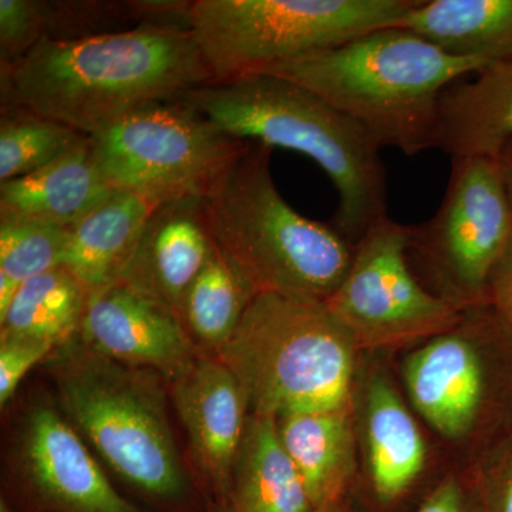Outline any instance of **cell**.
<instances>
[{
	"label": "cell",
	"mask_w": 512,
	"mask_h": 512,
	"mask_svg": "<svg viewBox=\"0 0 512 512\" xmlns=\"http://www.w3.org/2000/svg\"><path fill=\"white\" fill-rule=\"evenodd\" d=\"M111 191L84 136L35 173L0 184V221L69 229Z\"/></svg>",
	"instance_id": "cell-17"
},
{
	"label": "cell",
	"mask_w": 512,
	"mask_h": 512,
	"mask_svg": "<svg viewBox=\"0 0 512 512\" xmlns=\"http://www.w3.org/2000/svg\"><path fill=\"white\" fill-rule=\"evenodd\" d=\"M66 244L67 229L0 221V313L20 285L62 266Z\"/></svg>",
	"instance_id": "cell-26"
},
{
	"label": "cell",
	"mask_w": 512,
	"mask_h": 512,
	"mask_svg": "<svg viewBox=\"0 0 512 512\" xmlns=\"http://www.w3.org/2000/svg\"><path fill=\"white\" fill-rule=\"evenodd\" d=\"M79 336L100 355L153 370L167 384L201 355L175 313L120 282L90 295Z\"/></svg>",
	"instance_id": "cell-14"
},
{
	"label": "cell",
	"mask_w": 512,
	"mask_h": 512,
	"mask_svg": "<svg viewBox=\"0 0 512 512\" xmlns=\"http://www.w3.org/2000/svg\"><path fill=\"white\" fill-rule=\"evenodd\" d=\"M66 419L146 512H207L170 419V390L153 370L123 365L76 338L47 357Z\"/></svg>",
	"instance_id": "cell-2"
},
{
	"label": "cell",
	"mask_w": 512,
	"mask_h": 512,
	"mask_svg": "<svg viewBox=\"0 0 512 512\" xmlns=\"http://www.w3.org/2000/svg\"><path fill=\"white\" fill-rule=\"evenodd\" d=\"M256 293L220 248L185 292L178 319L204 355L217 356L234 335Z\"/></svg>",
	"instance_id": "cell-23"
},
{
	"label": "cell",
	"mask_w": 512,
	"mask_h": 512,
	"mask_svg": "<svg viewBox=\"0 0 512 512\" xmlns=\"http://www.w3.org/2000/svg\"><path fill=\"white\" fill-rule=\"evenodd\" d=\"M488 305L512 339V244L491 279Z\"/></svg>",
	"instance_id": "cell-31"
},
{
	"label": "cell",
	"mask_w": 512,
	"mask_h": 512,
	"mask_svg": "<svg viewBox=\"0 0 512 512\" xmlns=\"http://www.w3.org/2000/svg\"><path fill=\"white\" fill-rule=\"evenodd\" d=\"M476 493L481 512H512V440L484 471Z\"/></svg>",
	"instance_id": "cell-29"
},
{
	"label": "cell",
	"mask_w": 512,
	"mask_h": 512,
	"mask_svg": "<svg viewBox=\"0 0 512 512\" xmlns=\"http://www.w3.org/2000/svg\"><path fill=\"white\" fill-rule=\"evenodd\" d=\"M393 28L458 57L490 63L512 57V0H414Z\"/></svg>",
	"instance_id": "cell-22"
},
{
	"label": "cell",
	"mask_w": 512,
	"mask_h": 512,
	"mask_svg": "<svg viewBox=\"0 0 512 512\" xmlns=\"http://www.w3.org/2000/svg\"><path fill=\"white\" fill-rule=\"evenodd\" d=\"M156 207L131 192L111 191L67 229L63 268L72 272L90 295L117 284Z\"/></svg>",
	"instance_id": "cell-20"
},
{
	"label": "cell",
	"mask_w": 512,
	"mask_h": 512,
	"mask_svg": "<svg viewBox=\"0 0 512 512\" xmlns=\"http://www.w3.org/2000/svg\"><path fill=\"white\" fill-rule=\"evenodd\" d=\"M89 298L79 279L57 266L20 285L0 313V333L63 345L79 335Z\"/></svg>",
	"instance_id": "cell-24"
},
{
	"label": "cell",
	"mask_w": 512,
	"mask_h": 512,
	"mask_svg": "<svg viewBox=\"0 0 512 512\" xmlns=\"http://www.w3.org/2000/svg\"><path fill=\"white\" fill-rule=\"evenodd\" d=\"M359 352L326 303L259 293L217 357L249 414L279 419L355 402Z\"/></svg>",
	"instance_id": "cell-6"
},
{
	"label": "cell",
	"mask_w": 512,
	"mask_h": 512,
	"mask_svg": "<svg viewBox=\"0 0 512 512\" xmlns=\"http://www.w3.org/2000/svg\"><path fill=\"white\" fill-rule=\"evenodd\" d=\"M90 141L111 190L131 192L154 205L205 197L248 144L183 99L138 110Z\"/></svg>",
	"instance_id": "cell-8"
},
{
	"label": "cell",
	"mask_w": 512,
	"mask_h": 512,
	"mask_svg": "<svg viewBox=\"0 0 512 512\" xmlns=\"http://www.w3.org/2000/svg\"><path fill=\"white\" fill-rule=\"evenodd\" d=\"M207 512H217L214 510V508H210V510H208Z\"/></svg>",
	"instance_id": "cell-34"
},
{
	"label": "cell",
	"mask_w": 512,
	"mask_h": 512,
	"mask_svg": "<svg viewBox=\"0 0 512 512\" xmlns=\"http://www.w3.org/2000/svg\"><path fill=\"white\" fill-rule=\"evenodd\" d=\"M488 64L450 55L410 30L386 28L262 73L318 94L380 148L417 156L436 146L444 90Z\"/></svg>",
	"instance_id": "cell-4"
},
{
	"label": "cell",
	"mask_w": 512,
	"mask_h": 512,
	"mask_svg": "<svg viewBox=\"0 0 512 512\" xmlns=\"http://www.w3.org/2000/svg\"><path fill=\"white\" fill-rule=\"evenodd\" d=\"M46 40V0H0V67Z\"/></svg>",
	"instance_id": "cell-27"
},
{
	"label": "cell",
	"mask_w": 512,
	"mask_h": 512,
	"mask_svg": "<svg viewBox=\"0 0 512 512\" xmlns=\"http://www.w3.org/2000/svg\"><path fill=\"white\" fill-rule=\"evenodd\" d=\"M0 498L16 512H146L113 484L42 390L26 396L10 421Z\"/></svg>",
	"instance_id": "cell-11"
},
{
	"label": "cell",
	"mask_w": 512,
	"mask_h": 512,
	"mask_svg": "<svg viewBox=\"0 0 512 512\" xmlns=\"http://www.w3.org/2000/svg\"><path fill=\"white\" fill-rule=\"evenodd\" d=\"M212 82L194 33L180 28L43 40L0 67L2 104L26 107L87 137Z\"/></svg>",
	"instance_id": "cell-1"
},
{
	"label": "cell",
	"mask_w": 512,
	"mask_h": 512,
	"mask_svg": "<svg viewBox=\"0 0 512 512\" xmlns=\"http://www.w3.org/2000/svg\"><path fill=\"white\" fill-rule=\"evenodd\" d=\"M413 2L195 0L190 25L214 82H227L393 28Z\"/></svg>",
	"instance_id": "cell-7"
},
{
	"label": "cell",
	"mask_w": 512,
	"mask_h": 512,
	"mask_svg": "<svg viewBox=\"0 0 512 512\" xmlns=\"http://www.w3.org/2000/svg\"><path fill=\"white\" fill-rule=\"evenodd\" d=\"M512 244V205L497 160L453 158L446 194L429 221L410 225L409 254L436 295L460 311L488 305L491 279Z\"/></svg>",
	"instance_id": "cell-9"
},
{
	"label": "cell",
	"mask_w": 512,
	"mask_h": 512,
	"mask_svg": "<svg viewBox=\"0 0 512 512\" xmlns=\"http://www.w3.org/2000/svg\"><path fill=\"white\" fill-rule=\"evenodd\" d=\"M276 429L315 510L345 500L357 467L355 402L279 417Z\"/></svg>",
	"instance_id": "cell-19"
},
{
	"label": "cell",
	"mask_w": 512,
	"mask_h": 512,
	"mask_svg": "<svg viewBox=\"0 0 512 512\" xmlns=\"http://www.w3.org/2000/svg\"><path fill=\"white\" fill-rule=\"evenodd\" d=\"M181 99L229 136L286 148L315 161L338 192L332 224L353 244L387 217L382 148L306 87L259 73L204 84Z\"/></svg>",
	"instance_id": "cell-3"
},
{
	"label": "cell",
	"mask_w": 512,
	"mask_h": 512,
	"mask_svg": "<svg viewBox=\"0 0 512 512\" xmlns=\"http://www.w3.org/2000/svg\"><path fill=\"white\" fill-rule=\"evenodd\" d=\"M79 131L15 104H2L0 116V184L35 173L66 153Z\"/></svg>",
	"instance_id": "cell-25"
},
{
	"label": "cell",
	"mask_w": 512,
	"mask_h": 512,
	"mask_svg": "<svg viewBox=\"0 0 512 512\" xmlns=\"http://www.w3.org/2000/svg\"><path fill=\"white\" fill-rule=\"evenodd\" d=\"M272 148L248 143L205 195L218 248L256 293L326 303L352 264L355 244L333 224L303 217L279 194Z\"/></svg>",
	"instance_id": "cell-5"
},
{
	"label": "cell",
	"mask_w": 512,
	"mask_h": 512,
	"mask_svg": "<svg viewBox=\"0 0 512 512\" xmlns=\"http://www.w3.org/2000/svg\"><path fill=\"white\" fill-rule=\"evenodd\" d=\"M217 248L204 197L157 205L119 282L178 316L181 301Z\"/></svg>",
	"instance_id": "cell-15"
},
{
	"label": "cell",
	"mask_w": 512,
	"mask_h": 512,
	"mask_svg": "<svg viewBox=\"0 0 512 512\" xmlns=\"http://www.w3.org/2000/svg\"><path fill=\"white\" fill-rule=\"evenodd\" d=\"M512 147V57L451 84L440 97L436 146L453 158L497 160Z\"/></svg>",
	"instance_id": "cell-18"
},
{
	"label": "cell",
	"mask_w": 512,
	"mask_h": 512,
	"mask_svg": "<svg viewBox=\"0 0 512 512\" xmlns=\"http://www.w3.org/2000/svg\"><path fill=\"white\" fill-rule=\"evenodd\" d=\"M217 512H315L276 419L249 414L225 503Z\"/></svg>",
	"instance_id": "cell-21"
},
{
	"label": "cell",
	"mask_w": 512,
	"mask_h": 512,
	"mask_svg": "<svg viewBox=\"0 0 512 512\" xmlns=\"http://www.w3.org/2000/svg\"><path fill=\"white\" fill-rule=\"evenodd\" d=\"M414 512H481L476 490L456 476H447L424 497Z\"/></svg>",
	"instance_id": "cell-30"
},
{
	"label": "cell",
	"mask_w": 512,
	"mask_h": 512,
	"mask_svg": "<svg viewBox=\"0 0 512 512\" xmlns=\"http://www.w3.org/2000/svg\"><path fill=\"white\" fill-rule=\"evenodd\" d=\"M367 476L377 503H399L419 481L427 446L412 410L383 367H369L357 387Z\"/></svg>",
	"instance_id": "cell-16"
},
{
	"label": "cell",
	"mask_w": 512,
	"mask_h": 512,
	"mask_svg": "<svg viewBox=\"0 0 512 512\" xmlns=\"http://www.w3.org/2000/svg\"><path fill=\"white\" fill-rule=\"evenodd\" d=\"M57 348L46 340L0 333V404L3 409L15 399L20 383L30 370Z\"/></svg>",
	"instance_id": "cell-28"
},
{
	"label": "cell",
	"mask_w": 512,
	"mask_h": 512,
	"mask_svg": "<svg viewBox=\"0 0 512 512\" xmlns=\"http://www.w3.org/2000/svg\"><path fill=\"white\" fill-rule=\"evenodd\" d=\"M410 225L382 218L355 244L342 284L326 302L359 350L423 343L457 328L463 311L430 291L409 259Z\"/></svg>",
	"instance_id": "cell-10"
},
{
	"label": "cell",
	"mask_w": 512,
	"mask_h": 512,
	"mask_svg": "<svg viewBox=\"0 0 512 512\" xmlns=\"http://www.w3.org/2000/svg\"><path fill=\"white\" fill-rule=\"evenodd\" d=\"M168 390L188 437L195 478L210 508H220L247 429L244 392L222 360L204 353L168 383Z\"/></svg>",
	"instance_id": "cell-13"
},
{
	"label": "cell",
	"mask_w": 512,
	"mask_h": 512,
	"mask_svg": "<svg viewBox=\"0 0 512 512\" xmlns=\"http://www.w3.org/2000/svg\"><path fill=\"white\" fill-rule=\"evenodd\" d=\"M315 512H350L348 505H346L345 500L340 501V503L325 505V507L318 508Z\"/></svg>",
	"instance_id": "cell-33"
},
{
	"label": "cell",
	"mask_w": 512,
	"mask_h": 512,
	"mask_svg": "<svg viewBox=\"0 0 512 512\" xmlns=\"http://www.w3.org/2000/svg\"><path fill=\"white\" fill-rule=\"evenodd\" d=\"M491 308V306H490ZM495 320L468 319L434 336L404 359L403 379L413 409L448 440H463L483 420L493 379L481 338Z\"/></svg>",
	"instance_id": "cell-12"
},
{
	"label": "cell",
	"mask_w": 512,
	"mask_h": 512,
	"mask_svg": "<svg viewBox=\"0 0 512 512\" xmlns=\"http://www.w3.org/2000/svg\"><path fill=\"white\" fill-rule=\"evenodd\" d=\"M498 163H500L505 188H507L508 197H510L512 205V147L510 150L505 151L503 156L498 158Z\"/></svg>",
	"instance_id": "cell-32"
}]
</instances>
